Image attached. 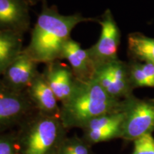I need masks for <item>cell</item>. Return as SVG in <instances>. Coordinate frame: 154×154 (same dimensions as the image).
I'll list each match as a JSON object with an SVG mask.
<instances>
[{
    "mask_svg": "<svg viewBox=\"0 0 154 154\" xmlns=\"http://www.w3.org/2000/svg\"><path fill=\"white\" fill-rule=\"evenodd\" d=\"M97 22L101 25V34L97 42L88 50L96 68L119 59L121 32L112 12L107 9Z\"/></svg>",
    "mask_w": 154,
    "mask_h": 154,
    "instance_id": "cell-7",
    "label": "cell"
},
{
    "mask_svg": "<svg viewBox=\"0 0 154 154\" xmlns=\"http://www.w3.org/2000/svg\"><path fill=\"white\" fill-rule=\"evenodd\" d=\"M60 119L35 110L16 132L18 154H56L66 136Z\"/></svg>",
    "mask_w": 154,
    "mask_h": 154,
    "instance_id": "cell-3",
    "label": "cell"
},
{
    "mask_svg": "<svg viewBox=\"0 0 154 154\" xmlns=\"http://www.w3.org/2000/svg\"><path fill=\"white\" fill-rule=\"evenodd\" d=\"M132 154H154V138L146 134L134 140Z\"/></svg>",
    "mask_w": 154,
    "mask_h": 154,
    "instance_id": "cell-17",
    "label": "cell"
},
{
    "mask_svg": "<svg viewBox=\"0 0 154 154\" xmlns=\"http://www.w3.org/2000/svg\"><path fill=\"white\" fill-rule=\"evenodd\" d=\"M38 64L24 48L4 72L2 82L14 91H25L39 74Z\"/></svg>",
    "mask_w": 154,
    "mask_h": 154,
    "instance_id": "cell-8",
    "label": "cell"
},
{
    "mask_svg": "<svg viewBox=\"0 0 154 154\" xmlns=\"http://www.w3.org/2000/svg\"><path fill=\"white\" fill-rule=\"evenodd\" d=\"M139 63L148 82L149 87H154V64L144 62H139Z\"/></svg>",
    "mask_w": 154,
    "mask_h": 154,
    "instance_id": "cell-18",
    "label": "cell"
},
{
    "mask_svg": "<svg viewBox=\"0 0 154 154\" xmlns=\"http://www.w3.org/2000/svg\"><path fill=\"white\" fill-rule=\"evenodd\" d=\"M0 154H18L16 133H0Z\"/></svg>",
    "mask_w": 154,
    "mask_h": 154,
    "instance_id": "cell-16",
    "label": "cell"
},
{
    "mask_svg": "<svg viewBox=\"0 0 154 154\" xmlns=\"http://www.w3.org/2000/svg\"><path fill=\"white\" fill-rule=\"evenodd\" d=\"M93 79L116 99L124 100L133 95L129 66L119 59L96 67Z\"/></svg>",
    "mask_w": 154,
    "mask_h": 154,
    "instance_id": "cell-5",
    "label": "cell"
},
{
    "mask_svg": "<svg viewBox=\"0 0 154 154\" xmlns=\"http://www.w3.org/2000/svg\"><path fill=\"white\" fill-rule=\"evenodd\" d=\"M29 6L26 0H0V30L27 32L31 26Z\"/></svg>",
    "mask_w": 154,
    "mask_h": 154,
    "instance_id": "cell-10",
    "label": "cell"
},
{
    "mask_svg": "<svg viewBox=\"0 0 154 154\" xmlns=\"http://www.w3.org/2000/svg\"><path fill=\"white\" fill-rule=\"evenodd\" d=\"M122 101L109 96L93 79L78 80L70 97L61 103L59 118L66 129L82 128L96 117L121 110Z\"/></svg>",
    "mask_w": 154,
    "mask_h": 154,
    "instance_id": "cell-2",
    "label": "cell"
},
{
    "mask_svg": "<svg viewBox=\"0 0 154 154\" xmlns=\"http://www.w3.org/2000/svg\"><path fill=\"white\" fill-rule=\"evenodd\" d=\"M35 110L26 92L11 89L0 79V133L19 126Z\"/></svg>",
    "mask_w": 154,
    "mask_h": 154,
    "instance_id": "cell-6",
    "label": "cell"
},
{
    "mask_svg": "<svg viewBox=\"0 0 154 154\" xmlns=\"http://www.w3.org/2000/svg\"><path fill=\"white\" fill-rule=\"evenodd\" d=\"M25 92L36 111L59 118L61 107L59 101L44 79L42 72L36 76Z\"/></svg>",
    "mask_w": 154,
    "mask_h": 154,
    "instance_id": "cell-12",
    "label": "cell"
},
{
    "mask_svg": "<svg viewBox=\"0 0 154 154\" xmlns=\"http://www.w3.org/2000/svg\"><path fill=\"white\" fill-rule=\"evenodd\" d=\"M61 61L45 63L42 74L59 103H63L72 95L78 79L70 66Z\"/></svg>",
    "mask_w": 154,
    "mask_h": 154,
    "instance_id": "cell-9",
    "label": "cell"
},
{
    "mask_svg": "<svg viewBox=\"0 0 154 154\" xmlns=\"http://www.w3.org/2000/svg\"><path fill=\"white\" fill-rule=\"evenodd\" d=\"M121 111V138L134 141L154 131V99H140L131 95L122 101Z\"/></svg>",
    "mask_w": 154,
    "mask_h": 154,
    "instance_id": "cell-4",
    "label": "cell"
},
{
    "mask_svg": "<svg viewBox=\"0 0 154 154\" xmlns=\"http://www.w3.org/2000/svg\"><path fill=\"white\" fill-rule=\"evenodd\" d=\"M23 35L0 30V79L9 65L24 49Z\"/></svg>",
    "mask_w": 154,
    "mask_h": 154,
    "instance_id": "cell-13",
    "label": "cell"
},
{
    "mask_svg": "<svg viewBox=\"0 0 154 154\" xmlns=\"http://www.w3.org/2000/svg\"><path fill=\"white\" fill-rule=\"evenodd\" d=\"M128 51L135 59L154 64V38L138 32L128 36Z\"/></svg>",
    "mask_w": 154,
    "mask_h": 154,
    "instance_id": "cell-14",
    "label": "cell"
},
{
    "mask_svg": "<svg viewBox=\"0 0 154 154\" xmlns=\"http://www.w3.org/2000/svg\"><path fill=\"white\" fill-rule=\"evenodd\" d=\"M91 20L93 19L80 13L60 14L55 6H49L43 1L31 33L30 42L24 49L38 63L60 60L63 47L71 38L72 30L81 23Z\"/></svg>",
    "mask_w": 154,
    "mask_h": 154,
    "instance_id": "cell-1",
    "label": "cell"
},
{
    "mask_svg": "<svg viewBox=\"0 0 154 154\" xmlns=\"http://www.w3.org/2000/svg\"><path fill=\"white\" fill-rule=\"evenodd\" d=\"M26 1L29 5H35L38 0H26Z\"/></svg>",
    "mask_w": 154,
    "mask_h": 154,
    "instance_id": "cell-19",
    "label": "cell"
},
{
    "mask_svg": "<svg viewBox=\"0 0 154 154\" xmlns=\"http://www.w3.org/2000/svg\"><path fill=\"white\" fill-rule=\"evenodd\" d=\"M90 146L91 145L83 138L66 136L56 154H91Z\"/></svg>",
    "mask_w": 154,
    "mask_h": 154,
    "instance_id": "cell-15",
    "label": "cell"
},
{
    "mask_svg": "<svg viewBox=\"0 0 154 154\" xmlns=\"http://www.w3.org/2000/svg\"><path fill=\"white\" fill-rule=\"evenodd\" d=\"M68 61L76 78L81 82L93 79L96 66L88 49H83L78 42L72 38L66 42L63 47L61 59Z\"/></svg>",
    "mask_w": 154,
    "mask_h": 154,
    "instance_id": "cell-11",
    "label": "cell"
}]
</instances>
